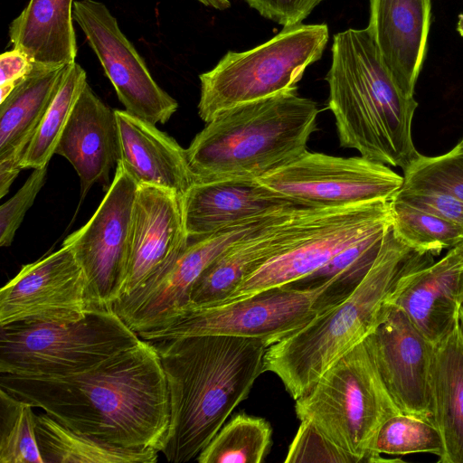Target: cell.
I'll use <instances>...</instances> for the list:
<instances>
[{
    "instance_id": "cell-1",
    "label": "cell",
    "mask_w": 463,
    "mask_h": 463,
    "mask_svg": "<svg viewBox=\"0 0 463 463\" xmlns=\"http://www.w3.org/2000/svg\"><path fill=\"white\" fill-rule=\"evenodd\" d=\"M0 388L61 425L113 446L161 451L170 423L169 390L150 341L61 377L0 373Z\"/></svg>"
},
{
    "instance_id": "cell-2",
    "label": "cell",
    "mask_w": 463,
    "mask_h": 463,
    "mask_svg": "<svg viewBox=\"0 0 463 463\" xmlns=\"http://www.w3.org/2000/svg\"><path fill=\"white\" fill-rule=\"evenodd\" d=\"M169 390L170 423L161 453L196 459L265 372L266 343L254 337L196 335L150 341Z\"/></svg>"
},
{
    "instance_id": "cell-3",
    "label": "cell",
    "mask_w": 463,
    "mask_h": 463,
    "mask_svg": "<svg viewBox=\"0 0 463 463\" xmlns=\"http://www.w3.org/2000/svg\"><path fill=\"white\" fill-rule=\"evenodd\" d=\"M434 257L404 243L391 225L376 260L357 287L344 300L269 345L265 372L275 373L295 401L307 393L337 359L375 329L415 274L432 264Z\"/></svg>"
},
{
    "instance_id": "cell-4",
    "label": "cell",
    "mask_w": 463,
    "mask_h": 463,
    "mask_svg": "<svg viewBox=\"0 0 463 463\" xmlns=\"http://www.w3.org/2000/svg\"><path fill=\"white\" fill-rule=\"evenodd\" d=\"M326 76L340 146L403 171L417 158L411 126L418 102L393 78L367 28L335 34Z\"/></svg>"
},
{
    "instance_id": "cell-5",
    "label": "cell",
    "mask_w": 463,
    "mask_h": 463,
    "mask_svg": "<svg viewBox=\"0 0 463 463\" xmlns=\"http://www.w3.org/2000/svg\"><path fill=\"white\" fill-rule=\"evenodd\" d=\"M318 108L297 89L218 113L185 149L194 183L260 179L298 159Z\"/></svg>"
},
{
    "instance_id": "cell-6",
    "label": "cell",
    "mask_w": 463,
    "mask_h": 463,
    "mask_svg": "<svg viewBox=\"0 0 463 463\" xmlns=\"http://www.w3.org/2000/svg\"><path fill=\"white\" fill-rule=\"evenodd\" d=\"M300 420L312 421L357 463L384 459L375 451L382 425L402 413L378 372L365 339L337 359L307 393L296 400Z\"/></svg>"
},
{
    "instance_id": "cell-7",
    "label": "cell",
    "mask_w": 463,
    "mask_h": 463,
    "mask_svg": "<svg viewBox=\"0 0 463 463\" xmlns=\"http://www.w3.org/2000/svg\"><path fill=\"white\" fill-rule=\"evenodd\" d=\"M142 339L113 308L74 322L22 321L0 326V373L61 377L89 370Z\"/></svg>"
},
{
    "instance_id": "cell-8",
    "label": "cell",
    "mask_w": 463,
    "mask_h": 463,
    "mask_svg": "<svg viewBox=\"0 0 463 463\" xmlns=\"http://www.w3.org/2000/svg\"><path fill=\"white\" fill-rule=\"evenodd\" d=\"M328 36L326 24H299L249 51H229L199 76L200 118L207 123L229 108L297 89L307 67L321 58Z\"/></svg>"
},
{
    "instance_id": "cell-9",
    "label": "cell",
    "mask_w": 463,
    "mask_h": 463,
    "mask_svg": "<svg viewBox=\"0 0 463 463\" xmlns=\"http://www.w3.org/2000/svg\"><path fill=\"white\" fill-rule=\"evenodd\" d=\"M328 285L309 288L286 285L232 301L191 307L166 326L137 335L146 341L227 335L260 338L269 347L320 314L318 299Z\"/></svg>"
},
{
    "instance_id": "cell-10",
    "label": "cell",
    "mask_w": 463,
    "mask_h": 463,
    "mask_svg": "<svg viewBox=\"0 0 463 463\" xmlns=\"http://www.w3.org/2000/svg\"><path fill=\"white\" fill-rule=\"evenodd\" d=\"M258 180L299 207L314 209L391 201L403 184V176L387 165L362 156L309 151Z\"/></svg>"
},
{
    "instance_id": "cell-11",
    "label": "cell",
    "mask_w": 463,
    "mask_h": 463,
    "mask_svg": "<svg viewBox=\"0 0 463 463\" xmlns=\"http://www.w3.org/2000/svg\"><path fill=\"white\" fill-rule=\"evenodd\" d=\"M139 184L118 161L109 190L90 221L69 235V246L98 309L113 308L124 290L134 206Z\"/></svg>"
},
{
    "instance_id": "cell-12",
    "label": "cell",
    "mask_w": 463,
    "mask_h": 463,
    "mask_svg": "<svg viewBox=\"0 0 463 463\" xmlns=\"http://www.w3.org/2000/svg\"><path fill=\"white\" fill-rule=\"evenodd\" d=\"M391 225L390 201L329 209L309 232L255 269L222 302L298 281L354 242Z\"/></svg>"
},
{
    "instance_id": "cell-13",
    "label": "cell",
    "mask_w": 463,
    "mask_h": 463,
    "mask_svg": "<svg viewBox=\"0 0 463 463\" xmlns=\"http://www.w3.org/2000/svg\"><path fill=\"white\" fill-rule=\"evenodd\" d=\"M288 211H285V213ZM284 212L228 226L189 241L176 260L113 305L114 312L137 334L163 328L190 304L192 288L205 269L241 238Z\"/></svg>"
},
{
    "instance_id": "cell-14",
    "label": "cell",
    "mask_w": 463,
    "mask_h": 463,
    "mask_svg": "<svg viewBox=\"0 0 463 463\" xmlns=\"http://www.w3.org/2000/svg\"><path fill=\"white\" fill-rule=\"evenodd\" d=\"M74 21L83 31L125 110L154 125L167 122L178 108L150 74L108 7L96 0L74 1Z\"/></svg>"
},
{
    "instance_id": "cell-15",
    "label": "cell",
    "mask_w": 463,
    "mask_h": 463,
    "mask_svg": "<svg viewBox=\"0 0 463 463\" xmlns=\"http://www.w3.org/2000/svg\"><path fill=\"white\" fill-rule=\"evenodd\" d=\"M98 310L72 250L26 264L0 290V326L22 321L74 322Z\"/></svg>"
},
{
    "instance_id": "cell-16",
    "label": "cell",
    "mask_w": 463,
    "mask_h": 463,
    "mask_svg": "<svg viewBox=\"0 0 463 463\" xmlns=\"http://www.w3.org/2000/svg\"><path fill=\"white\" fill-rule=\"evenodd\" d=\"M365 342L400 411L433 423L430 370L434 345L394 305Z\"/></svg>"
},
{
    "instance_id": "cell-17",
    "label": "cell",
    "mask_w": 463,
    "mask_h": 463,
    "mask_svg": "<svg viewBox=\"0 0 463 463\" xmlns=\"http://www.w3.org/2000/svg\"><path fill=\"white\" fill-rule=\"evenodd\" d=\"M327 210L293 209L241 238L201 274L186 308L224 301L245 278L309 232Z\"/></svg>"
},
{
    "instance_id": "cell-18",
    "label": "cell",
    "mask_w": 463,
    "mask_h": 463,
    "mask_svg": "<svg viewBox=\"0 0 463 463\" xmlns=\"http://www.w3.org/2000/svg\"><path fill=\"white\" fill-rule=\"evenodd\" d=\"M188 243L183 196L165 188L139 185L121 298L174 263Z\"/></svg>"
},
{
    "instance_id": "cell-19",
    "label": "cell",
    "mask_w": 463,
    "mask_h": 463,
    "mask_svg": "<svg viewBox=\"0 0 463 463\" xmlns=\"http://www.w3.org/2000/svg\"><path fill=\"white\" fill-rule=\"evenodd\" d=\"M302 208L258 179L194 183L183 196L189 241L222 229L281 212Z\"/></svg>"
},
{
    "instance_id": "cell-20",
    "label": "cell",
    "mask_w": 463,
    "mask_h": 463,
    "mask_svg": "<svg viewBox=\"0 0 463 463\" xmlns=\"http://www.w3.org/2000/svg\"><path fill=\"white\" fill-rule=\"evenodd\" d=\"M71 64H33L0 102V196L22 170L24 155L60 90Z\"/></svg>"
},
{
    "instance_id": "cell-21",
    "label": "cell",
    "mask_w": 463,
    "mask_h": 463,
    "mask_svg": "<svg viewBox=\"0 0 463 463\" xmlns=\"http://www.w3.org/2000/svg\"><path fill=\"white\" fill-rule=\"evenodd\" d=\"M55 154L65 157L80 181L81 199L97 182L106 181L120 159L116 112L87 83L79 96Z\"/></svg>"
},
{
    "instance_id": "cell-22",
    "label": "cell",
    "mask_w": 463,
    "mask_h": 463,
    "mask_svg": "<svg viewBox=\"0 0 463 463\" xmlns=\"http://www.w3.org/2000/svg\"><path fill=\"white\" fill-rule=\"evenodd\" d=\"M431 0H370V32L396 81L414 94L428 48Z\"/></svg>"
},
{
    "instance_id": "cell-23",
    "label": "cell",
    "mask_w": 463,
    "mask_h": 463,
    "mask_svg": "<svg viewBox=\"0 0 463 463\" xmlns=\"http://www.w3.org/2000/svg\"><path fill=\"white\" fill-rule=\"evenodd\" d=\"M119 162L139 185H152L184 196L194 183L186 151L156 125L116 109Z\"/></svg>"
},
{
    "instance_id": "cell-24",
    "label": "cell",
    "mask_w": 463,
    "mask_h": 463,
    "mask_svg": "<svg viewBox=\"0 0 463 463\" xmlns=\"http://www.w3.org/2000/svg\"><path fill=\"white\" fill-rule=\"evenodd\" d=\"M459 243L439 260L416 273L392 305L403 310L431 344L439 341L458 317Z\"/></svg>"
},
{
    "instance_id": "cell-25",
    "label": "cell",
    "mask_w": 463,
    "mask_h": 463,
    "mask_svg": "<svg viewBox=\"0 0 463 463\" xmlns=\"http://www.w3.org/2000/svg\"><path fill=\"white\" fill-rule=\"evenodd\" d=\"M432 420L445 447L439 463H463V328L457 318L433 347Z\"/></svg>"
},
{
    "instance_id": "cell-26",
    "label": "cell",
    "mask_w": 463,
    "mask_h": 463,
    "mask_svg": "<svg viewBox=\"0 0 463 463\" xmlns=\"http://www.w3.org/2000/svg\"><path fill=\"white\" fill-rule=\"evenodd\" d=\"M73 0H29L9 26L10 42L33 64L69 65L77 43L72 21Z\"/></svg>"
},
{
    "instance_id": "cell-27",
    "label": "cell",
    "mask_w": 463,
    "mask_h": 463,
    "mask_svg": "<svg viewBox=\"0 0 463 463\" xmlns=\"http://www.w3.org/2000/svg\"><path fill=\"white\" fill-rule=\"evenodd\" d=\"M36 437L43 463H155L154 449H128L78 433L46 412L36 414Z\"/></svg>"
},
{
    "instance_id": "cell-28",
    "label": "cell",
    "mask_w": 463,
    "mask_h": 463,
    "mask_svg": "<svg viewBox=\"0 0 463 463\" xmlns=\"http://www.w3.org/2000/svg\"><path fill=\"white\" fill-rule=\"evenodd\" d=\"M272 429L265 419L246 413L223 425L196 458L199 463H261L271 446Z\"/></svg>"
},
{
    "instance_id": "cell-29",
    "label": "cell",
    "mask_w": 463,
    "mask_h": 463,
    "mask_svg": "<svg viewBox=\"0 0 463 463\" xmlns=\"http://www.w3.org/2000/svg\"><path fill=\"white\" fill-rule=\"evenodd\" d=\"M87 83V74L83 68L75 61L71 63L60 90L24 155L22 169H37L48 165L75 103Z\"/></svg>"
},
{
    "instance_id": "cell-30",
    "label": "cell",
    "mask_w": 463,
    "mask_h": 463,
    "mask_svg": "<svg viewBox=\"0 0 463 463\" xmlns=\"http://www.w3.org/2000/svg\"><path fill=\"white\" fill-rule=\"evenodd\" d=\"M392 226L410 247L439 255L463 241V228L396 199L390 201Z\"/></svg>"
},
{
    "instance_id": "cell-31",
    "label": "cell",
    "mask_w": 463,
    "mask_h": 463,
    "mask_svg": "<svg viewBox=\"0 0 463 463\" xmlns=\"http://www.w3.org/2000/svg\"><path fill=\"white\" fill-rule=\"evenodd\" d=\"M33 408L0 388V463H43Z\"/></svg>"
},
{
    "instance_id": "cell-32",
    "label": "cell",
    "mask_w": 463,
    "mask_h": 463,
    "mask_svg": "<svg viewBox=\"0 0 463 463\" xmlns=\"http://www.w3.org/2000/svg\"><path fill=\"white\" fill-rule=\"evenodd\" d=\"M375 451L379 454L405 456L413 453H430L442 458L444 441L437 427L427 420L398 413L380 428Z\"/></svg>"
},
{
    "instance_id": "cell-33",
    "label": "cell",
    "mask_w": 463,
    "mask_h": 463,
    "mask_svg": "<svg viewBox=\"0 0 463 463\" xmlns=\"http://www.w3.org/2000/svg\"><path fill=\"white\" fill-rule=\"evenodd\" d=\"M402 176L403 188L442 192L463 202V141L440 156L419 154Z\"/></svg>"
},
{
    "instance_id": "cell-34",
    "label": "cell",
    "mask_w": 463,
    "mask_h": 463,
    "mask_svg": "<svg viewBox=\"0 0 463 463\" xmlns=\"http://www.w3.org/2000/svg\"><path fill=\"white\" fill-rule=\"evenodd\" d=\"M284 462L357 463L354 457L335 445L307 420H300Z\"/></svg>"
},
{
    "instance_id": "cell-35",
    "label": "cell",
    "mask_w": 463,
    "mask_h": 463,
    "mask_svg": "<svg viewBox=\"0 0 463 463\" xmlns=\"http://www.w3.org/2000/svg\"><path fill=\"white\" fill-rule=\"evenodd\" d=\"M47 166L33 169L24 185L0 207V246L8 247L22 223L26 212L43 187Z\"/></svg>"
},
{
    "instance_id": "cell-36",
    "label": "cell",
    "mask_w": 463,
    "mask_h": 463,
    "mask_svg": "<svg viewBox=\"0 0 463 463\" xmlns=\"http://www.w3.org/2000/svg\"><path fill=\"white\" fill-rule=\"evenodd\" d=\"M392 198L463 228V202L448 194L402 187Z\"/></svg>"
},
{
    "instance_id": "cell-37",
    "label": "cell",
    "mask_w": 463,
    "mask_h": 463,
    "mask_svg": "<svg viewBox=\"0 0 463 463\" xmlns=\"http://www.w3.org/2000/svg\"><path fill=\"white\" fill-rule=\"evenodd\" d=\"M248 5L283 26L302 24L323 0H244Z\"/></svg>"
},
{
    "instance_id": "cell-38",
    "label": "cell",
    "mask_w": 463,
    "mask_h": 463,
    "mask_svg": "<svg viewBox=\"0 0 463 463\" xmlns=\"http://www.w3.org/2000/svg\"><path fill=\"white\" fill-rule=\"evenodd\" d=\"M33 67L25 53L17 49L7 51L0 56V86L17 83Z\"/></svg>"
},
{
    "instance_id": "cell-39",
    "label": "cell",
    "mask_w": 463,
    "mask_h": 463,
    "mask_svg": "<svg viewBox=\"0 0 463 463\" xmlns=\"http://www.w3.org/2000/svg\"><path fill=\"white\" fill-rule=\"evenodd\" d=\"M205 6L213 7L217 10H225L231 6L229 0H198Z\"/></svg>"
},
{
    "instance_id": "cell-40",
    "label": "cell",
    "mask_w": 463,
    "mask_h": 463,
    "mask_svg": "<svg viewBox=\"0 0 463 463\" xmlns=\"http://www.w3.org/2000/svg\"><path fill=\"white\" fill-rule=\"evenodd\" d=\"M462 254L460 273H459V286H458V302L463 307V241L459 243Z\"/></svg>"
},
{
    "instance_id": "cell-41",
    "label": "cell",
    "mask_w": 463,
    "mask_h": 463,
    "mask_svg": "<svg viewBox=\"0 0 463 463\" xmlns=\"http://www.w3.org/2000/svg\"><path fill=\"white\" fill-rule=\"evenodd\" d=\"M457 31L463 38V14H459L458 16Z\"/></svg>"
},
{
    "instance_id": "cell-42",
    "label": "cell",
    "mask_w": 463,
    "mask_h": 463,
    "mask_svg": "<svg viewBox=\"0 0 463 463\" xmlns=\"http://www.w3.org/2000/svg\"><path fill=\"white\" fill-rule=\"evenodd\" d=\"M458 317H459V322L461 324V326L463 328V307H459V311H458Z\"/></svg>"
},
{
    "instance_id": "cell-43",
    "label": "cell",
    "mask_w": 463,
    "mask_h": 463,
    "mask_svg": "<svg viewBox=\"0 0 463 463\" xmlns=\"http://www.w3.org/2000/svg\"><path fill=\"white\" fill-rule=\"evenodd\" d=\"M461 140L463 141V138Z\"/></svg>"
}]
</instances>
